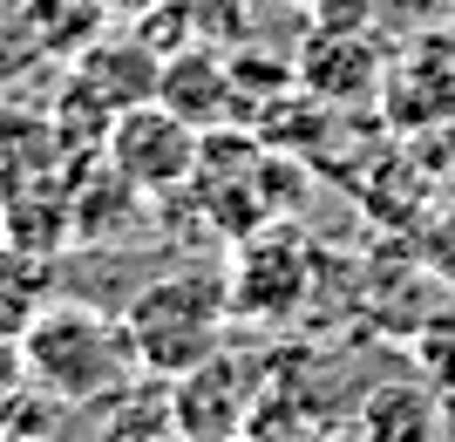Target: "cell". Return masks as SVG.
Listing matches in <instances>:
<instances>
[{
	"mask_svg": "<svg viewBox=\"0 0 455 442\" xmlns=\"http://www.w3.org/2000/svg\"><path fill=\"white\" fill-rule=\"evenodd\" d=\"M326 442H361V436H354V429H347V436H326Z\"/></svg>",
	"mask_w": 455,
	"mask_h": 442,
	"instance_id": "obj_14",
	"label": "cell"
},
{
	"mask_svg": "<svg viewBox=\"0 0 455 442\" xmlns=\"http://www.w3.org/2000/svg\"><path fill=\"white\" fill-rule=\"evenodd\" d=\"M0 442H41V436H20V429H0Z\"/></svg>",
	"mask_w": 455,
	"mask_h": 442,
	"instance_id": "obj_13",
	"label": "cell"
},
{
	"mask_svg": "<svg viewBox=\"0 0 455 442\" xmlns=\"http://www.w3.org/2000/svg\"><path fill=\"white\" fill-rule=\"evenodd\" d=\"M266 367L245 347H218L211 361H197L190 374L164 382V402H171V436L177 442H245L251 415H259V395H266Z\"/></svg>",
	"mask_w": 455,
	"mask_h": 442,
	"instance_id": "obj_3",
	"label": "cell"
},
{
	"mask_svg": "<svg viewBox=\"0 0 455 442\" xmlns=\"http://www.w3.org/2000/svg\"><path fill=\"white\" fill-rule=\"evenodd\" d=\"M225 293H231V320H259V327H279L292 313H306L313 300V252L285 231L259 225L238 238L225 266Z\"/></svg>",
	"mask_w": 455,
	"mask_h": 442,
	"instance_id": "obj_5",
	"label": "cell"
},
{
	"mask_svg": "<svg viewBox=\"0 0 455 442\" xmlns=\"http://www.w3.org/2000/svg\"><path fill=\"white\" fill-rule=\"evenodd\" d=\"M28 388H41L55 408H102L130 382H143V367L130 354L123 313H102L89 300H48L35 313V327L14 341Z\"/></svg>",
	"mask_w": 455,
	"mask_h": 442,
	"instance_id": "obj_1",
	"label": "cell"
},
{
	"mask_svg": "<svg viewBox=\"0 0 455 442\" xmlns=\"http://www.w3.org/2000/svg\"><path fill=\"white\" fill-rule=\"evenodd\" d=\"M156 68H164V55H150L143 41H130V48H89L76 82L89 89L95 102H109V109L123 116L130 102H150L156 96Z\"/></svg>",
	"mask_w": 455,
	"mask_h": 442,
	"instance_id": "obj_10",
	"label": "cell"
},
{
	"mask_svg": "<svg viewBox=\"0 0 455 442\" xmlns=\"http://www.w3.org/2000/svg\"><path fill=\"white\" fill-rule=\"evenodd\" d=\"M95 14H109V20H150V14H164L171 0H89Z\"/></svg>",
	"mask_w": 455,
	"mask_h": 442,
	"instance_id": "obj_12",
	"label": "cell"
},
{
	"mask_svg": "<svg viewBox=\"0 0 455 442\" xmlns=\"http://www.w3.org/2000/svg\"><path fill=\"white\" fill-rule=\"evenodd\" d=\"M48 300H61V252L20 245L0 231V341H20Z\"/></svg>",
	"mask_w": 455,
	"mask_h": 442,
	"instance_id": "obj_8",
	"label": "cell"
},
{
	"mask_svg": "<svg viewBox=\"0 0 455 442\" xmlns=\"http://www.w3.org/2000/svg\"><path fill=\"white\" fill-rule=\"evenodd\" d=\"M415 367H421V382L435 388V395L455 402V307H435L415 327Z\"/></svg>",
	"mask_w": 455,
	"mask_h": 442,
	"instance_id": "obj_11",
	"label": "cell"
},
{
	"mask_svg": "<svg viewBox=\"0 0 455 442\" xmlns=\"http://www.w3.org/2000/svg\"><path fill=\"white\" fill-rule=\"evenodd\" d=\"M197 150H204V130L184 123L177 109H164L156 96L150 102H130V109L109 123V136H102V157H109L143 197H156V205L190 191V177H197Z\"/></svg>",
	"mask_w": 455,
	"mask_h": 442,
	"instance_id": "obj_4",
	"label": "cell"
},
{
	"mask_svg": "<svg viewBox=\"0 0 455 442\" xmlns=\"http://www.w3.org/2000/svg\"><path fill=\"white\" fill-rule=\"evenodd\" d=\"M354 436L361 442H442L449 415H442V395L428 382H380L354 415Z\"/></svg>",
	"mask_w": 455,
	"mask_h": 442,
	"instance_id": "obj_9",
	"label": "cell"
},
{
	"mask_svg": "<svg viewBox=\"0 0 455 442\" xmlns=\"http://www.w3.org/2000/svg\"><path fill=\"white\" fill-rule=\"evenodd\" d=\"M156 102L177 109L184 123H197V130H225L231 123V61L218 55V48H204V41L164 55V68H156Z\"/></svg>",
	"mask_w": 455,
	"mask_h": 442,
	"instance_id": "obj_7",
	"label": "cell"
},
{
	"mask_svg": "<svg viewBox=\"0 0 455 442\" xmlns=\"http://www.w3.org/2000/svg\"><path fill=\"white\" fill-rule=\"evenodd\" d=\"M231 293H225V272H197V266H177V272H156L130 293L123 307V334H130V354L150 382H177L190 374L197 361H211L218 347L231 341Z\"/></svg>",
	"mask_w": 455,
	"mask_h": 442,
	"instance_id": "obj_2",
	"label": "cell"
},
{
	"mask_svg": "<svg viewBox=\"0 0 455 442\" xmlns=\"http://www.w3.org/2000/svg\"><path fill=\"white\" fill-rule=\"evenodd\" d=\"M306 7H313V0H306Z\"/></svg>",
	"mask_w": 455,
	"mask_h": 442,
	"instance_id": "obj_15",
	"label": "cell"
},
{
	"mask_svg": "<svg viewBox=\"0 0 455 442\" xmlns=\"http://www.w3.org/2000/svg\"><path fill=\"white\" fill-rule=\"evenodd\" d=\"M150 205H156V197H143L109 157H95L89 171L68 177V245L123 252L136 231L150 225Z\"/></svg>",
	"mask_w": 455,
	"mask_h": 442,
	"instance_id": "obj_6",
	"label": "cell"
}]
</instances>
